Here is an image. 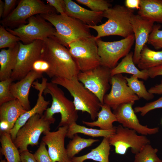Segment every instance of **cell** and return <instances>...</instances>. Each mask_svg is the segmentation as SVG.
<instances>
[{"instance_id": "obj_43", "label": "cell", "mask_w": 162, "mask_h": 162, "mask_svg": "<svg viewBox=\"0 0 162 162\" xmlns=\"http://www.w3.org/2000/svg\"><path fill=\"white\" fill-rule=\"evenodd\" d=\"M148 70L149 77L154 78L156 77L162 75V65L150 68Z\"/></svg>"}, {"instance_id": "obj_40", "label": "cell", "mask_w": 162, "mask_h": 162, "mask_svg": "<svg viewBox=\"0 0 162 162\" xmlns=\"http://www.w3.org/2000/svg\"><path fill=\"white\" fill-rule=\"evenodd\" d=\"M46 1L59 14H66V6L64 0H46Z\"/></svg>"}, {"instance_id": "obj_45", "label": "cell", "mask_w": 162, "mask_h": 162, "mask_svg": "<svg viewBox=\"0 0 162 162\" xmlns=\"http://www.w3.org/2000/svg\"><path fill=\"white\" fill-rule=\"evenodd\" d=\"M148 91L153 94H162V80L159 84L151 87Z\"/></svg>"}, {"instance_id": "obj_17", "label": "cell", "mask_w": 162, "mask_h": 162, "mask_svg": "<svg viewBox=\"0 0 162 162\" xmlns=\"http://www.w3.org/2000/svg\"><path fill=\"white\" fill-rule=\"evenodd\" d=\"M154 23L138 14H134L131 17V24L135 41L133 56V60L135 64H137L139 62L141 52L148 42L149 36L152 30Z\"/></svg>"}, {"instance_id": "obj_6", "label": "cell", "mask_w": 162, "mask_h": 162, "mask_svg": "<svg viewBox=\"0 0 162 162\" xmlns=\"http://www.w3.org/2000/svg\"><path fill=\"white\" fill-rule=\"evenodd\" d=\"M55 120L47 118L44 114H36L31 117L19 130L13 141L20 153L28 150L29 145L38 146L41 135L50 131V125Z\"/></svg>"}, {"instance_id": "obj_29", "label": "cell", "mask_w": 162, "mask_h": 162, "mask_svg": "<svg viewBox=\"0 0 162 162\" xmlns=\"http://www.w3.org/2000/svg\"><path fill=\"white\" fill-rule=\"evenodd\" d=\"M116 127L112 130H103L87 128L78 124L75 122L68 126L66 137L72 139L75 134L81 133L93 137H103L109 138L115 133Z\"/></svg>"}, {"instance_id": "obj_31", "label": "cell", "mask_w": 162, "mask_h": 162, "mask_svg": "<svg viewBox=\"0 0 162 162\" xmlns=\"http://www.w3.org/2000/svg\"><path fill=\"white\" fill-rule=\"evenodd\" d=\"M127 84L133 92L139 98L147 100L153 99L154 94L147 90L143 81L139 80L137 76L132 75L130 77L125 76Z\"/></svg>"}, {"instance_id": "obj_22", "label": "cell", "mask_w": 162, "mask_h": 162, "mask_svg": "<svg viewBox=\"0 0 162 162\" xmlns=\"http://www.w3.org/2000/svg\"><path fill=\"white\" fill-rule=\"evenodd\" d=\"M26 111L17 99L5 103L0 105V121L8 122L11 130L18 118Z\"/></svg>"}, {"instance_id": "obj_50", "label": "cell", "mask_w": 162, "mask_h": 162, "mask_svg": "<svg viewBox=\"0 0 162 162\" xmlns=\"http://www.w3.org/2000/svg\"></svg>"}, {"instance_id": "obj_48", "label": "cell", "mask_w": 162, "mask_h": 162, "mask_svg": "<svg viewBox=\"0 0 162 162\" xmlns=\"http://www.w3.org/2000/svg\"><path fill=\"white\" fill-rule=\"evenodd\" d=\"M0 162H7V161L6 160H2V159Z\"/></svg>"}, {"instance_id": "obj_23", "label": "cell", "mask_w": 162, "mask_h": 162, "mask_svg": "<svg viewBox=\"0 0 162 162\" xmlns=\"http://www.w3.org/2000/svg\"><path fill=\"white\" fill-rule=\"evenodd\" d=\"M134 52H130L121 61L111 69V76L127 73L137 76L138 78L146 80L149 77L147 70H139L135 66L133 60Z\"/></svg>"}, {"instance_id": "obj_8", "label": "cell", "mask_w": 162, "mask_h": 162, "mask_svg": "<svg viewBox=\"0 0 162 162\" xmlns=\"http://www.w3.org/2000/svg\"><path fill=\"white\" fill-rule=\"evenodd\" d=\"M28 23L14 29L6 28V30L18 37L24 44H30L36 40L44 41L49 38L54 37L56 30L52 25L47 22L39 14L28 18Z\"/></svg>"}, {"instance_id": "obj_2", "label": "cell", "mask_w": 162, "mask_h": 162, "mask_svg": "<svg viewBox=\"0 0 162 162\" xmlns=\"http://www.w3.org/2000/svg\"><path fill=\"white\" fill-rule=\"evenodd\" d=\"M134 10L120 5L111 7L103 12V17L107 19L104 23L99 25L88 26L97 32L96 40L110 35H117L126 38L134 34L131 19Z\"/></svg>"}, {"instance_id": "obj_44", "label": "cell", "mask_w": 162, "mask_h": 162, "mask_svg": "<svg viewBox=\"0 0 162 162\" xmlns=\"http://www.w3.org/2000/svg\"><path fill=\"white\" fill-rule=\"evenodd\" d=\"M125 4L126 7L130 9L140 8V0H126Z\"/></svg>"}, {"instance_id": "obj_11", "label": "cell", "mask_w": 162, "mask_h": 162, "mask_svg": "<svg viewBox=\"0 0 162 162\" xmlns=\"http://www.w3.org/2000/svg\"><path fill=\"white\" fill-rule=\"evenodd\" d=\"M110 146L115 147L116 153L125 154L129 148L132 153L136 154L143 146L150 143V141L146 136L137 134L136 131L124 128L122 125L116 127L115 133L109 138Z\"/></svg>"}, {"instance_id": "obj_18", "label": "cell", "mask_w": 162, "mask_h": 162, "mask_svg": "<svg viewBox=\"0 0 162 162\" xmlns=\"http://www.w3.org/2000/svg\"><path fill=\"white\" fill-rule=\"evenodd\" d=\"M47 82V79L43 77L41 83H39L38 80L33 82L32 85L33 87L39 92L36 104L32 109L27 111L18 118L13 128L10 130V134L13 141L15 139L19 130L31 117L36 114L43 115V113L48 108L50 102L46 100L43 95Z\"/></svg>"}, {"instance_id": "obj_21", "label": "cell", "mask_w": 162, "mask_h": 162, "mask_svg": "<svg viewBox=\"0 0 162 162\" xmlns=\"http://www.w3.org/2000/svg\"><path fill=\"white\" fill-rule=\"evenodd\" d=\"M19 42L14 47L2 49L0 52V80L11 78L17 63Z\"/></svg>"}, {"instance_id": "obj_35", "label": "cell", "mask_w": 162, "mask_h": 162, "mask_svg": "<svg viewBox=\"0 0 162 162\" xmlns=\"http://www.w3.org/2000/svg\"><path fill=\"white\" fill-rule=\"evenodd\" d=\"M13 82L11 78L0 82V105L15 99L10 90Z\"/></svg>"}, {"instance_id": "obj_24", "label": "cell", "mask_w": 162, "mask_h": 162, "mask_svg": "<svg viewBox=\"0 0 162 162\" xmlns=\"http://www.w3.org/2000/svg\"><path fill=\"white\" fill-rule=\"evenodd\" d=\"M138 14L154 22L162 23V0H140Z\"/></svg>"}, {"instance_id": "obj_26", "label": "cell", "mask_w": 162, "mask_h": 162, "mask_svg": "<svg viewBox=\"0 0 162 162\" xmlns=\"http://www.w3.org/2000/svg\"><path fill=\"white\" fill-rule=\"evenodd\" d=\"M97 119L92 122L82 121L83 124L89 127H98L103 130H110L115 128L113 123L117 122L115 115L112 112L111 108L104 104L101 105V110L98 113Z\"/></svg>"}, {"instance_id": "obj_36", "label": "cell", "mask_w": 162, "mask_h": 162, "mask_svg": "<svg viewBox=\"0 0 162 162\" xmlns=\"http://www.w3.org/2000/svg\"><path fill=\"white\" fill-rule=\"evenodd\" d=\"M160 24L154 25L149 36L148 43L157 50L162 48V30H160Z\"/></svg>"}, {"instance_id": "obj_4", "label": "cell", "mask_w": 162, "mask_h": 162, "mask_svg": "<svg viewBox=\"0 0 162 162\" xmlns=\"http://www.w3.org/2000/svg\"><path fill=\"white\" fill-rule=\"evenodd\" d=\"M51 82L66 88L74 99L76 110L88 113L93 120L97 117L102 104L98 98L86 88L77 76L71 79L60 77L52 78Z\"/></svg>"}, {"instance_id": "obj_19", "label": "cell", "mask_w": 162, "mask_h": 162, "mask_svg": "<svg viewBox=\"0 0 162 162\" xmlns=\"http://www.w3.org/2000/svg\"><path fill=\"white\" fill-rule=\"evenodd\" d=\"M43 73L33 70L29 72L24 77L15 83H12L10 87L11 92L27 111L31 109L29 100L30 88L34 81L43 78Z\"/></svg>"}, {"instance_id": "obj_10", "label": "cell", "mask_w": 162, "mask_h": 162, "mask_svg": "<svg viewBox=\"0 0 162 162\" xmlns=\"http://www.w3.org/2000/svg\"><path fill=\"white\" fill-rule=\"evenodd\" d=\"M96 41L101 65L112 69L117 65L120 59L130 52L135 38L133 34L118 41H105L100 38Z\"/></svg>"}, {"instance_id": "obj_5", "label": "cell", "mask_w": 162, "mask_h": 162, "mask_svg": "<svg viewBox=\"0 0 162 162\" xmlns=\"http://www.w3.org/2000/svg\"><path fill=\"white\" fill-rule=\"evenodd\" d=\"M45 95L50 94L52 101L51 106L48 108L44 115L48 119H53V115L59 113L61 119L58 127L69 126L76 122L78 118L77 111L76 109L73 102L68 99L64 93L58 85L51 82H47L44 91Z\"/></svg>"}, {"instance_id": "obj_33", "label": "cell", "mask_w": 162, "mask_h": 162, "mask_svg": "<svg viewBox=\"0 0 162 162\" xmlns=\"http://www.w3.org/2000/svg\"><path fill=\"white\" fill-rule=\"evenodd\" d=\"M20 40V38L10 33L2 26H0V49L14 47Z\"/></svg>"}, {"instance_id": "obj_15", "label": "cell", "mask_w": 162, "mask_h": 162, "mask_svg": "<svg viewBox=\"0 0 162 162\" xmlns=\"http://www.w3.org/2000/svg\"><path fill=\"white\" fill-rule=\"evenodd\" d=\"M68 126L58 127L56 131L43 133L42 139L48 147V152L52 162H72L65 147V139Z\"/></svg>"}, {"instance_id": "obj_46", "label": "cell", "mask_w": 162, "mask_h": 162, "mask_svg": "<svg viewBox=\"0 0 162 162\" xmlns=\"http://www.w3.org/2000/svg\"><path fill=\"white\" fill-rule=\"evenodd\" d=\"M0 133L4 132L10 133V129L8 123L5 121H1L0 122Z\"/></svg>"}, {"instance_id": "obj_1", "label": "cell", "mask_w": 162, "mask_h": 162, "mask_svg": "<svg viewBox=\"0 0 162 162\" xmlns=\"http://www.w3.org/2000/svg\"><path fill=\"white\" fill-rule=\"evenodd\" d=\"M41 59L47 62L50 68L46 73L50 78L71 79L80 71L68 49L54 37L43 41Z\"/></svg>"}, {"instance_id": "obj_47", "label": "cell", "mask_w": 162, "mask_h": 162, "mask_svg": "<svg viewBox=\"0 0 162 162\" xmlns=\"http://www.w3.org/2000/svg\"><path fill=\"white\" fill-rule=\"evenodd\" d=\"M4 2L0 0V17H2L4 10Z\"/></svg>"}, {"instance_id": "obj_13", "label": "cell", "mask_w": 162, "mask_h": 162, "mask_svg": "<svg viewBox=\"0 0 162 162\" xmlns=\"http://www.w3.org/2000/svg\"><path fill=\"white\" fill-rule=\"evenodd\" d=\"M19 44L17 63L11 76L13 81L20 80L32 70L34 62L40 58L43 41L36 40L26 44L19 42Z\"/></svg>"}, {"instance_id": "obj_12", "label": "cell", "mask_w": 162, "mask_h": 162, "mask_svg": "<svg viewBox=\"0 0 162 162\" xmlns=\"http://www.w3.org/2000/svg\"><path fill=\"white\" fill-rule=\"evenodd\" d=\"M111 69L100 65L93 69L80 72L78 80L94 94L103 104L105 95L110 88Z\"/></svg>"}, {"instance_id": "obj_3", "label": "cell", "mask_w": 162, "mask_h": 162, "mask_svg": "<svg viewBox=\"0 0 162 162\" xmlns=\"http://www.w3.org/2000/svg\"><path fill=\"white\" fill-rule=\"evenodd\" d=\"M40 15L54 27L56 31L54 38L67 48L71 43L92 35L87 25L66 14Z\"/></svg>"}, {"instance_id": "obj_27", "label": "cell", "mask_w": 162, "mask_h": 162, "mask_svg": "<svg viewBox=\"0 0 162 162\" xmlns=\"http://www.w3.org/2000/svg\"><path fill=\"white\" fill-rule=\"evenodd\" d=\"M137 65L141 70H148L162 65V51L152 50L146 44L142 50Z\"/></svg>"}, {"instance_id": "obj_20", "label": "cell", "mask_w": 162, "mask_h": 162, "mask_svg": "<svg viewBox=\"0 0 162 162\" xmlns=\"http://www.w3.org/2000/svg\"><path fill=\"white\" fill-rule=\"evenodd\" d=\"M65 14L88 26H95L101 22L103 12H96L83 8L71 0H64Z\"/></svg>"}, {"instance_id": "obj_7", "label": "cell", "mask_w": 162, "mask_h": 162, "mask_svg": "<svg viewBox=\"0 0 162 162\" xmlns=\"http://www.w3.org/2000/svg\"><path fill=\"white\" fill-rule=\"evenodd\" d=\"M81 72L93 69L101 65L95 36L82 38L70 44L67 48Z\"/></svg>"}, {"instance_id": "obj_16", "label": "cell", "mask_w": 162, "mask_h": 162, "mask_svg": "<svg viewBox=\"0 0 162 162\" xmlns=\"http://www.w3.org/2000/svg\"><path fill=\"white\" fill-rule=\"evenodd\" d=\"M134 103L122 104L113 110V112L116 117L117 122L123 127L134 130L142 135H151L158 132V127L149 128L140 123L132 107Z\"/></svg>"}, {"instance_id": "obj_39", "label": "cell", "mask_w": 162, "mask_h": 162, "mask_svg": "<svg viewBox=\"0 0 162 162\" xmlns=\"http://www.w3.org/2000/svg\"><path fill=\"white\" fill-rule=\"evenodd\" d=\"M49 68L48 63L46 61L40 58L34 62L32 65V70L39 73H46Z\"/></svg>"}, {"instance_id": "obj_28", "label": "cell", "mask_w": 162, "mask_h": 162, "mask_svg": "<svg viewBox=\"0 0 162 162\" xmlns=\"http://www.w3.org/2000/svg\"><path fill=\"white\" fill-rule=\"evenodd\" d=\"M0 152L7 162H21L20 153L12 140L10 133H0Z\"/></svg>"}, {"instance_id": "obj_42", "label": "cell", "mask_w": 162, "mask_h": 162, "mask_svg": "<svg viewBox=\"0 0 162 162\" xmlns=\"http://www.w3.org/2000/svg\"><path fill=\"white\" fill-rule=\"evenodd\" d=\"M20 155L21 162H37L34 154L30 153L28 150L20 153Z\"/></svg>"}, {"instance_id": "obj_30", "label": "cell", "mask_w": 162, "mask_h": 162, "mask_svg": "<svg viewBox=\"0 0 162 162\" xmlns=\"http://www.w3.org/2000/svg\"><path fill=\"white\" fill-rule=\"evenodd\" d=\"M99 141L98 139L82 138L76 134L67 146L66 148L68 156L72 159L82 149L91 146L94 142Z\"/></svg>"}, {"instance_id": "obj_38", "label": "cell", "mask_w": 162, "mask_h": 162, "mask_svg": "<svg viewBox=\"0 0 162 162\" xmlns=\"http://www.w3.org/2000/svg\"><path fill=\"white\" fill-rule=\"evenodd\" d=\"M46 146L42 141L39 148L34 154V158L37 162H52L46 148Z\"/></svg>"}, {"instance_id": "obj_49", "label": "cell", "mask_w": 162, "mask_h": 162, "mask_svg": "<svg viewBox=\"0 0 162 162\" xmlns=\"http://www.w3.org/2000/svg\"><path fill=\"white\" fill-rule=\"evenodd\" d=\"M161 124L162 125V119H161Z\"/></svg>"}, {"instance_id": "obj_14", "label": "cell", "mask_w": 162, "mask_h": 162, "mask_svg": "<svg viewBox=\"0 0 162 162\" xmlns=\"http://www.w3.org/2000/svg\"><path fill=\"white\" fill-rule=\"evenodd\" d=\"M110 83L111 90L108 94L105 95L104 103L113 110L122 104L135 103L140 99L128 86L125 76L122 74L111 76Z\"/></svg>"}, {"instance_id": "obj_34", "label": "cell", "mask_w": 162, "mask_h": 162, "mask_svg": "<svg viewBox=\"0 0 162 162\" xmlns=\"http://www.w3.org/2000/svg\"><path fill=\"white\" fill-rule=\"evenodd\" d=\"M76 1L96 12H104L112 7L109 2L105 0H76Z\"/></svg>"}, {"instance_id": "obj_32", "label": "cell", "mask_w": 162, "mask_h": 162, "mask_svg": "<svg viewBox=\"0 0 162 162\" xmlns=\"http://www.w3.org/2000/svg\"><path fill=\"white\" fill-rule=\"evenodd\" d=\"M158 151L157 148H153L150 144H146L135 154L134 162H162L157 154Z\"/></svg>"}, {"instance_id": "obj_41", "label": "cell", "mask_w": 162, "mask_h": 162, "mask_svg": "<svg viewBox=\"0 0 162 162\" xmlns=\"http://www.w3.org/2000/svg\"><path fill=\"white\" fill-rule=\"evenodd\" d=\"M17 2L16 0H4V10L2 16L3 19L7 17L11 13Z\"/></svg>"}, {"instance_id": "obj_9", "label": "cell", "mask_w": 162, "mask_h": 162, "mask_svg": "<svg viewBox=\"0 0 162 162\" xmlns=\"http://www.w3.org/2000/svg\"><path fill=\"white\" fill-rule=\"evenodd\" d=\"M56 10L40 0H21L15 8L0 21L6 28L18 27L26 23V20L36 15L56 13Z\"/></svg>"}, {"instance_id": "obj_25", "label": "cell", "mask_w": 162, "mask_h": 162, "mask_svg": "<svg viewBox=\"0 0 162 162\" xmlns=\"http://www.w3.org/2000/svg\"><path fill=\"white\" fill-rule=\"evenodd\" d=\"M109 138L104 137L100 144L92 149L87 154L72 159V162H84L88 159H91L99 162H109V156L110 150Z\"/></svg>"}, {"instance_id": "obj_37", "label": "cell", "mask_w": 162, "mask_h": 162, "mask_svg": "<svg viewBox=\"0 0 162 162\" xmlns=\"http://www.w3.org/2000/svg\"><path fill=\"white\" fill-rule=\"evenodd\" d=\"M162 108V96L154 101L147 103L142 106L135 107V113H140L141 116H144L151 111L157 109Z\"/></svg>"}]
</instances>
